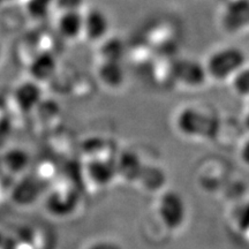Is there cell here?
Here are the masks:
<instances>
[{
    "label": "cell",
    "mask_w": 249,
    "mask_h": 249,
    "mask_svg": "<svg viewBox=\"0 0 249 249\" xmlns=\"http://www.w3.org/2000/svg\"><path fill=\"white\" fill-rule=\"evenodd\" d=\"M97 76L103 86L108 89H119L124 82V71L120 61L103 60L97 71Z\"/></svg>",
    "instance_id": "cell-10"
},
{
    "label": "cell",
    "mask_w": 249,
    "mask_h": 249,
    "mask_svg": "<svg viewBox=\"0 0 249 249\" xmlns=\"http://www.w3.org/2000/svg\"><path fill=\"white\" fill-rule=\"evenodd\" d=\"M57 71V61L51 53H42L31 61L29 71L31 80L42 83L51 79Z\"/></svg>",
    "instance_id": "cell-11"
},
{
    "label": "cell",
    "mask_w": 249,
    "mask_h": 249,
    "mask_svg": "<svg viewBox=\"0 0 249 249\" xmlns=\"http://www.w3.org/2000/svg\"><path fill=\"white\" fill-rule=\"evenodd\" d=\"M173 75L177 82L188 88H198L203 86L208 76L204 64L193 59H181L174 65Z\"/></svg>",
    "instance_id": "cell-4"
},
{
    "label": "cell",
    "mask_w": 249,
    "mask_h": 249,
    "mask_svg": "<svg viewBox=\"0 0 249 249\" xmlns=\"http://www.w3.org/2000/svg\"><path fill=\"white\" fill-rule=\"evenodd\" d=\"M57 29L61 37L68 40L83 36V13L81 11L62 12L57 21Z\"/></svg>",
    "instance_id": "cell-9"
},
{
    "label": "cell",
    "mask_w": 249,
    "mask_h": 249,
    "mask_svg": "<svg viewBox=\"0 0 249 249\" xmlns=\"http://www.w3.org/2000/svg\"><path fill=\"white\" fill-rule=\"evenodd\" d=\"M138 182L147 192H158L163 188L166 182V176H165L163 169H160V166L144 164Z\"/></svg>",
    "instance_id": "cell-12"
},
{
    "label": "cell",
    "mask_w": 249,
    "mask_h": 249,
    "mask_svg": "<svg viewBox=\"0 0 249 249\" xmlns=\"http://www.w3.org/2000/svg\"><path fill=\"white\" fill-rule=\"evenodd\" d=\"M232 88L242 97H249V66L246 65L231 79Z\"/></svg>",
    "instance_id": "cell-13"
},
{
    "label": "cell",
    "mask_w": 249,
    "mask_h": 249,
    "mask_svg": "<svg viewBox=\"0 0 249 249\" xmlns=\"http://www.w3.org/2000/svg\"><path fill=\"white\" fill-rule=\"evenodd\" d=\"M158 218L170 231H178L187 219V204L181 194L167 191L160 196L157 203Z\"/></svg>",
    "instance_id": "cell-3"
},
{
    "label": "cell",
    "mask_w": 249,
    "mask_h": 249,
    "mask_svg": "<svg viewBox=\"0 0 249 249\" xmlns=\"http://www.w3.org/2000/svg\"><path fill=\"white\" fill-rule=\"evenodd\" d=\"M234 224L238 231L249 238V202L241 204L234 213Z\"/></svg>",
    "instance_id": "cell-14"
},
{
    "label": "cell",
    "mask_w": 249,
    "mask_h": 249,
    "mask_svg": "<svg viewBox=\"0 0 249 249\" xmlns=\"http://www.w3.org/2000/svg\"><path fill=\"white\" fill-rule=\"evenodd\" d=\"M0 58H1V48H0Z\"/></svg>",
    "instance_id": "cell-19"
},
{
    "label": "cell",
    "mask_w": 249,
    "mask_h": 249,
    "mask_svg": "<svg viewBox=\"0 0 249 249\" xmlns=\"http://www.w3.org/2000/svg\"><path fill=\"white\" fill-rule=\"evenodd\" d=\"M42 99L40 83L34 80L21 82L14 91V102L21 112H30L37 107Z\"/></svg>",
    "instance_id": "cell-8"
},
{
    "label": "cell",
    "mask_w": 249,
    "mask_h": 249,
    "mask_svg": "<svg viewBox=\"0 0 249 249\" xmlns=\"http://www.w3.org/2000/svg\"><path fill=\"white\" fill-rule=\"evenodd\" d=\"M86 174L93 186H108L117 177L116 160L107 157L91 158L87 165Z\"/></svg>",
    "instance_id": "cell-6"
},
{
    "label": "cell",
    "mask_w": 249,
    "mask_h": 249,
    "mask_svg": "<svg viewBox=\"0 0 249 249\" xmlns=\"http://www.w3.org/2000/svg\"><path fill=\"white\" fill-rule=\"evenodd\" d=\"M247 64V54L238 46H224L213 51L205 61L208 76L216 81L231 80Z\"/></svg>",
    "instance_id": "cell-1"
},
{
    "label": "cell",
    "mask_w": 249,
    "mask_h": 249,
    "mask_svg": "<svg viewBox=\"0 0 249 249\" xmlns=\"http://www.w3.org/2000/svg\"><path fill=\"white\" fill-rule=\"evenodd\" d=\"M245 123H246V126H247L249 128V105H248L247 113H246V117H245Z\"/></svg>",
    "instance_id": "cell-18"
},
{
    "label": "cell",
    "mask_w": 249,
    "mask_h": 249,
    "mask_svg": "<svg viewBox=\"0 0 249 249\" xmlns=\"http://www.w3.org/2000/svg\"><path fill=\"white\" fill-rule=\"evenodd\" d=\"M110 18L101 8H91L83 14V36L90 42H101L110 30Z\"/></svg>",
    "instance_id": "cell-5"
},
{
    "label": "cell",
    "mask_w": 249,
    "mask_h": 249,
    "mask_svg": "<svg viewBox=\"0 0 249 249\" xmlns=\"http://www.w3.org/2000/svg\"><path fill=\"white\" fill-rule=\"evenodd\" d=\"M85 0H54V4L57 8L62 12H70V11H81Z\"/></svg>",
    "instance_id": "cell-15"
},
{
    "label": "cell",
    "mask_w": 249,
    "mask_h": 249,
    "mask_svg": "<svg viewBox=\"0 0 249 249\" xmlns=\"http://www.w3.org/2000/svg\"><path fill=\"white\" fill-rule=\"evenodd\" d=\"M240 160L249 167V139L246 140L240 148Z\"/></svg>",
    "instance_id": "cell-17"
},
{
    "label": "cell",
    "mask_w": 249,
    "mask_h": 249,
    "mask_svg": "<svg viewBox=\"0 0 249 249\" xmlns=\"http://www.w3.org/2000/svg\"><path fill=\"white\" fill-rule=\"evenodd\" d=\"M176 126L186 138L213 139L218 130V121L196 107H185L177 116Z\"/></svg>",
    "instance_id": "cell-2"
},
{
    "label": "cell",
    "mask_w": 249,
    "mask_h": 249,
    "mask_svg": "<svg viewBox=\"0 0 249 249\" xmlns=\"http://www.w3.org/2000/svg\"><path fill=\"white\" fill-rule=\"evenodd\" d=\"M85 249H124L118 242L110 239H97L87 246Z\"/></svg>",
    "instance_id": "cell-16"
},
{
    "label": "cell",
    "mask_w": 249,
    "mask_h": 249,
    "mask_svg": "<svg viewBox=\"0 0 249 249\" xmlns=\"http://www.w3.org/2000/svg\"><path fill=\"white\" fill-rule=\"evenodd\" d=\"M116 169L117 177L121 178L124 182H138L141 172L144 167L140 156H138L134 151L126 150L120 152L116 158Z\"/></svg>",
    "instance_id": "cell-7"
}]
</instances>
